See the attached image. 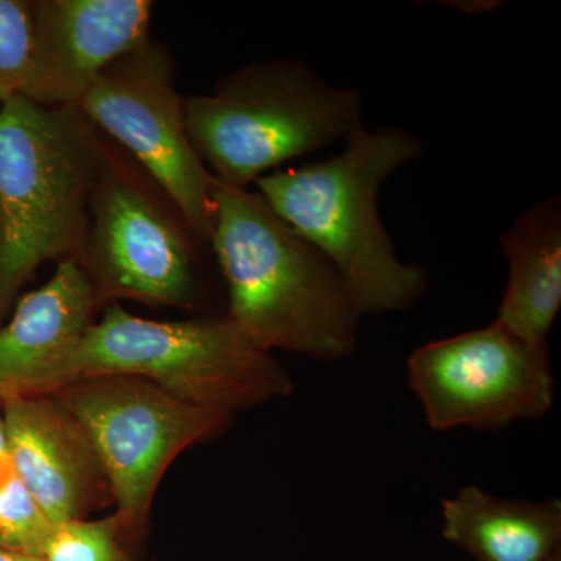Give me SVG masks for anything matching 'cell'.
<instances>
[{
	"label": "cell",
	"mask_w": 561,
	"mask_h": 561,
	"mask_svg": "<svg viewBox=\"0 0 561 561\" xmlns=\"http://www.w3.org/2000/svg\"><path fill=\"white\" fill-rule=\"evenodd\" d=\"M14 474L51 526L113 504L110 483L76 420L50 394L0 404Z\"/></svg>",
	"instance_id": "obj_11"
},
{
	"label": "cell",
	"mask_w": 561,
	"mask_h": 561,
	"mask_svg": "<svg viewBox=\"0 0 561 561\" xmlns=\"http://www.w3.org/2000/svg\"><path fill=\"white\" fill-rule=\"evenodd\" d=\"M138 548L116 515L73 519L54 526L44 546L43 561H144Z\"/></svg>",
	"instance_id": "obj_15"
},
{
	"label": "cell",
	"mask_w": 561,
	"mask_h": 561,
	"mask_svg": "<svg viewBox=\"0 0 561 561\" xmlns=\"http://www.w3.org/2000/svg\"><path fill=\"white\" fill-rule=\"evenodd\" d=\"M0 561H43V560L36 559V557L24 556V553L3 551V549H0Z\"/></svg>",
	"instance_id": "obj_19"
},
{
	"label": "cell",
	"mask_w": 561,
	"mask_h": 561,
	"mask_svg": "<svg viewBox=\"0 0 561 561\" xmlns=\"http://www.w3.org/2000/svg\"><path fill=\"white\" fill-rule=\"evenodd\" d=\"M150 0H33L21 94L43 106L79 105L106 66L150 38Z\"/></svg>",
	"instance_id": "obj_10"
},
{
	"label": "cell",
	"mask_w": 561,
	"mask_h": 561,
	"mask_svg": "<svg viewBox=\"0 0 561 561\" xmlns=\"http://www.w3.org/2000/svg\"><path fill=\"white\" fill-rule=\"evenodd\" d=\"M98 302L77 262L58 264L38 290L22 297L0 328V404L32 397L36 382L94 321Z\"/></svg>",
	"instance_id": "obj_12"
},
{
	"label": "cell",
	"mask_w": 561,
	"mask_h": 561,
	"mask_svg": "<svg viewBox=\"0 0 561 561\" xmlns=\"http://www.w3.org/2000/svg\"><path fill=\"white\" fill-rule=\"evenodd\" d=\"M359 92L332 87L306 62H254L210 94L184 98L195 153L220 184L247 187L284 162L362 127Z\"/></svg>",
	"instance_id": "obj_5"
},
{
	"label": "cell",
	"mask_w": 561,
	"mask_h": 561,
	"mask_svg": "<svg viewBox=\"0 0 561 561\" xmlns=\"http://www.w3.org/2000/svg\"><path fill=\"white\" fill-rule=\"evenodd\" d=\"M508 284L496 321L531 345H548L561 308V203H535L501 238Z\"/></svg>",
	"instance_id": "obj_14"
},
{
	"label": "cell",
	"mask_w": 561,
	"mask_h": 561,
	"mask_svg": "<svg viewBox=\"0 0 561 561\" xmlns=\"http://www.w3.org/2000/svg\"><path fill=\"white\" fill-rule=\"evenodd\" d=\"M103 376L146 379L187 404L232 415L294 390L273 353L251 342L228 317L147 320L119 302L106 306L102 320L51 362L32 397Z\"/></svg>",
	"instance_id": "obj_4"
},
{
	"label": "cell",
	"mask_w": 561,
	"mask_h": 561,
	"mask_svg": "<svg viewBox=\"0 0 561 561\" xmlns=\"http://www.w3.org/2000/svg\"><path fill=\"white\" fill-rule=\"evenodd\" d=\"M546 561H561V549L559 551L553 552L551 557H549Z\"/></svg>",
	"instance_id": "obj_20"
},
{
	"label": "cell",
	"mask_w": 561,
	"mask_h": 561,
	"mask_svg": "<svg viewBox=\"0 0 561 561\" xmlns=\"http://www.w3.org/2000/svg\"><path fill=\"white\" fill-rule=\"evenodd\" d=\"M79 106L95 130L127 151L210 247L217 180L195 153L184 98L164 44L151 38L103 69Z\"/></svg>",
	"instance_id": "obj_8"
},
{
	"label": "cell",
	"mask_w": 561,
	"mask_h": 561,
	"mask_svg": "<svg viewBox=\"0 0 561 561\" xmlns=\"http://www.w3.org/2000/svg\"><path fill=\"white\" fill-rule=\"evenodd\" d=\"M345 142L330 160L261 176L256 192L334 265L360 317L408 311L430 278L398 257L379 217L378 192L391 173L420 158L421 144L401 128L364 125Z\"/></svg>",
	"instance_id": "obj_2"
},
{
	"label": "cell",
	"mask_w": 561,
	"mask_h": 561,
	"mask_svg": "<svg viewBox=\"0 0 561 561\" xmlns=\"http://www.w3.org/2000/svg\"><path fill=\"white\" fill-rule=\"evenodd\" d=\"M14 470L11 463L9 438H7L5 423L0 412V489L13 478Z\"/></svg>",
	"instance_id": "obj_18"
},
{
	"label": "cell",
	"mask_w": 561,
	"mask_h": 561,
	"mask_svg": "<svg viewBox=\"0 0 561 561\" xmlns=\"http://www.w3.org/2000/svg\"><path fill=\"white\" fill-rule=\"evenodd\" d=\"M442 535L474 561H546L561 549V501L505 500L467 485L443 500Z\"/></svg>",
	"instance_id": "obj_13"
},
{
	"label": "cell",
	"mask_w": 561,
	"mask_h": 561,
	"mask_svg": "<svg viewBox=\"0 0 561 561\" xmlns=\"http://www.w3.org/2000/svg\"><path fill=\"white\" fill-rule=\"evenodd\" d=\"M205 247L157 181L102 135L90 228L77 262L98 308L119 300L194 308Z\"/></svg>",
	"instance_id": "obj_6"
},
{
	"label": "cell",
	"mask_w": 561,
	"mask_h": 561,
	"mask_svg": "<svg viewBox=\"0 0 561 561\" xmlns=\"http://www.w3.org/2000/svg\"><path fill=\"white\" fill-rule=\"evenodd\" d=\"M213 202L210 249L227 283L228 319L271 353L350 357L360 313L328 257L260 192L217 181Z\"/></svg>",
	"instance_id": "obj_1"
},
{
	"label": "cell",
	"mask_w": 561,
	"mask_h": 561,
	"mask_svg": "<svg viewBox=\"0 0 561 561\" xmlns=\"http://www.w3.org/2000/svg\"><path fill=\"white\" fill-rule=\"evenodd\" d=\"M54 526L16 474L0 489V549L41 560Z\"/></svg>",
	"instance_id": "obj_16"
},
{
	"label": "cell",
	"mask_w": 561,
	"mask_h": 561,
	"mask_svg": "<svg viewBox=\"0 0 561 561\" xmlns=\"http://www.w3.org/2000/svg\"><path fill=\"white\" fill-rule=\"evenodd\" d=\"M102 135L79 105L0 102V323L46 262H79Z\"/></svg>",
	"instance_id": "obj_3"
},
{
	"label": "cell",
	"mask_w": 561,
	"mask_h": 561,
	"mask_svg": "<svg viewBox=\"0 0 561 561\" xmlns=\"http://www.w3.org/2000/svg\"><path fill=\"white\" fill-rule=\"evenodd\" d=\"M50 397L76 420L110 483L122 527L146 551L151 504L162 476L184 449L216 437L232 413L198 408L146 379H84Z\"/></svg>",
	"instance_id": "obj_7"
},
{
	"label": "cell",
	"mask_w": 561,
	"mask_h": 561,
	"mask_svg": "<svg viewBox=\"0 0 561 561\" xmlns=\"http://www.w3.org/2000/svg\"><path fill=\"white\" fill-rule=\"evenodd\" d=\"M33 35L32 2L0 0V102L21 94Z\"/></svg>",
	"instance_id": "obj_17"
},
{
	"label": "cell",
	"mask_w": 561,
	"mask_h": 561,
	"mask_svg": "<svg viewBox=\"0 0 561 561\" xmlns=\"http://www.w3.org/2000/svg\"><path fill=\"white\" fill-rule=\"evenodd\" d=\"M405 367L434 431H501L541 419L556 400L548 345H531L496 320L424 343Z\"/></svg>",
	"instance_id": "obj_9"
}]
</instances>
